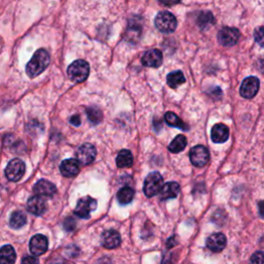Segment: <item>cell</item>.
<instances>
[{
    "label": "cell",
    "instance_id": "obj_1",
    "mask_svg": "<svg viewBox=\"0 0 264 264\" xmlns=\"http://www.w3.org/2000/svg\"><path fill=\"white\" fill-rule=\"evenodd\" d=\"M50 64V55L44 49L37 50L33 57L30 59L28 64L26 65V72L29 77H33L39 75L45 70V68Z\"/></svg>",
    "mask_w": 264,
    "mask_h": 264
},
{
    "label": "cell",
    "instance_id": "obj_2",
    "mask_svg": "<svg viewBox=\"0 0 264 264\" xmlns=\"http://www.w3.org/2000/svg\"><path fill=\"white\" fill-rule=\"evenodd\" d=\"M90 73V66L84 60H76L68 66L67 75L74 83H83Z\"/></svg>",
    "mask_w": 264,
    "mask_h": 264
},
{
    "label": "cell",
    "instance_id": "obj_3",
    "mask_svg": "<svg viewBox=\"0 0 264 264\" xmlns=\"http://www.w3.org/2000/svg\"><path fill=\"white\" fill-rule=\"evenodd\" d=\"M178 25L175 15L167 10L160 11L155 18V26L162 33H173Z\"/></svg>",
    "mask_w": 264,
    "mask_h": 264
},
{
    "label": "cell",
    "instance_id": "obj_4",
    "mask_svg": "<svg viewBox=\"0 0 264 264\" xmlns=\"http://www.w3.org/2000/svg\"><path fill=\"white\" fill-rule=\"evenodd\" d=\"M163 178L162 176L157 173L154 172L151 173L145 180L144 183V192L146 196L148 197H153L155 195H157L161 188L163 187Z\"/></svg>",
    "mask_w": 264,
    "mask_h": 264
},
{
    "label": "cell",
    "instance_id": "obj_5",
    "mask_svg": "<svg viewBox=\"0 0 264 264\" xmlns=\"http://www.w3.org/2000/svg\"><path fill=\"white\" fill-rule=\"evenodd\" d=\"M97 207V201L90 196H86L81 198L77 201L76 207L74 209V214L83 219H89L90 214L94 211Z\"/></svg>",
    "mask_w": 264,
    "mask_h": 264
},
{
    "label": "cell",
    "instance_id": "obj_6",
    "mask_svg": "<svg viewBox=\"0 0 264 264\" xmlns=\"http://www.w3.org/2000/svg\"><path fill=\"white\" fill-rule=\"evenodd\" d=\"M25 170H26V165L24 161L15 158L8 162L5 168V176L11 182H18L23 178Z\"/></svg>",
    "mask_w": 264,
    "mask_h": 264
},
{
    "label": "cell",
    "instance_id": "obj_7",
    "mask_svg": "<svg viewBox=\"0 0 264 264\" xmlns=\"http://www.w3.org/2000/svg\"><path fill=\"white\" fill-rule=\"evenodd\" d=\"M190 161L196 167H204L210 160V153L209 150L204 146H195L191 149L190 154Z\"/></svg>",
    "mask_w": 264,
    "mask_h": 264
},
{
    "label": "cell",
    "instance_id": "obj_8",
    "mask_svg": "<svg viewBox=\"0 0 264 264\" xmlns=\"http://www.w3.org/2000/svg\"><path fill=\"white\" fill-rule=\"evenodd\" d=\"M260 86L259 79L256 76H249L245 79L242 83L241 89H240V94L247 99H250L255 97V95L258 93Z\"/></svg>",
    "mask_w": 264,
    "mask_h": 264
},
{
    "label": "cell",
    "instance_id": "obj_9",
    "mask_svg": "<svg viewBox=\"0 0 264 264\" xmlns=\"http://www.w3.org/2000/svg\"><path fill=\"white\" fill-rule=\"evenodd\" d=\"M76 160L79 163L83 165L91 164L93 161L95 160L96 157V149L95 147L91 144H84L79 149H77L76 153Z\"/></svg>",
    "mask_w": 264,
    "mask_h": 264
},
{
    "label": "cell",
    "instance_id": "obj_10",
    "mask_svg": "<svg viewBox=\"0 0 264 264\" xmlns=\"http://www.w3.org/2000/svg\"><path fill=\"white\" fill-rule=\"evenodd\" d=\"M240 31L237 28L224 27L218 33V41L224 46L235 45L240 39Z\"/></svg>",
    "mask_w": 264,
    "mask_h": 264
},
{
    "label": "cell",
    "instance_id": "obj_11",
    "mask_svg": "<svg viewBox=\"0 0 264 264\" xmlns=\"http://www.w3.org/2000/svg\"><path fill=\"white\" fill-rule=\"evenodd\" d=\"M48 247H49L48 239L42 235L34 236L32 239H31L29 244L30 252L34 256H40L44 254L46 251H48Z\"/></svg>",
    "mask_w": 264,
    "mask_h": 264
},
{
    "label": "cell",
    "instance_id": "obj_12",
    "mask_svg": "<svg viewBox=\"0 0 264 264\" xmlns=\"http://www.w3.org/2000/svg\"><path fill=\"white\" fill-rule=\"evenodd\" d=\"M162 61H163L162 52L157 49H152L144 54L142 58V64L147 67L157 68L162 64Z\"/></svg>",
    "mask_w": 264,
    "mask_h": 264
},
{
    "label": "cell",
    "instance_id": "obj_13",
    "mask_svg": "<svg viewBox=\"0 0 264 264\" xmlns=\"http://www.w3.org/2000/svg\"><path fill=\"white\" fill-rule=\"evenodd\" d=\"M33 191L36 194V196L40 197H52L56 194L57 189L56 186L46 180H40L38 181L33 187Z\"/></svg>",
    "mask_w": 264,
    "mask_h": 264
},
{
    "label": "cell",
    "instance_id": "obj_14",
    "mask_svg": "<svg viewBox=\"0 0 264 264\" xmlns=\"http://www.w3.org/2000/svg\"><path fill=\"white\" fill-rule=\"evenodd\" d=\"M60 172L65 178H73L80 173V163L76 159L70 158L62 161L60 165Z\"/></svg>",
    "mask_w": 264,
    "mask_h": 264
},
{
    "label": "cell",
    "instance_id": "obj_15",
    "mask_svg": "<svg viewBox=\"0 0 264 264\" xmlns=\"http://www.w3.org/2000/svg\"><path fill=\"white\" fill-rule=\"evenodd\" d=\"M227 244L226 237L223 234H214L207 240V247L212 252L219 253L225 249Z\"/></svg>",
    "mask_w": 264,
    "mask_h": 264
},
{
    "label": "cell",
    "instance_id": "obj_16",
    "mask_svg": "<svg viewBox=\"0 0 264 264\" xmlns=\"http://www.w3.org/2000/svg\"><path fill=\"white\" fill-rule=\"evenodd\" d=\"M212 141L216 144H223L225 143L229 137V128L225 124L219 123L212 128Z\"/></svg>",
    "mask_w": 264,
    "mask_h": 264
},
{
    "label": "cell",
    "instance_id": "obj_17",
    "mask_svg": "<svg viewBox=\"0 0 264 264\" xmlns=\"http://www.w3.org/2000/svg\"><path fill=\"white\" fill-rule=\"evenodd\" d=\"M101 243L106 249H115L121 244V236L116 230H107L102 235Z\"/></svg>",
    "mask_w": 264,
    "mask_h": 264
},
{
    "label": "cell",
    "instance_id": "obj_18",
    "mask_svg": "<svg viewBox=\"0 0 264 264\" xmlns=\"http://www.w3.org/2000/svg\"><path fill=\"white\" fill-rule=\"evenodd\" d=\"M27 210L29 213L40 216L46 211V203L45 200L40 196H33L29 198L27 201Z\"/></svg>",
    "mask_w": 264,
    "mask_h": 264
},
{
    "label": "cell",
    "instance_id": "obj_19",
    "mask_svg": "<svg viewBox=\"0 0 264 264\" xmlns=\"http://www.w3.org/2000/svg\"><path fill=\"white\" fill-rule=\"evenodd\" d=\"M181 191L180 185L177 182H168L165 185H163V187L160 190V198L162 200H167L176 198Z\"/></svg>",
    "mask_w": 264,
    "mask_h": 264
},
{
    "label": "cell",
    "instance_id": "obj_20",
    "mask_svg": "<svg viewBox=\"0 0 264 264\" xmlns=\"http://www.w3.org/2000/svg\"><path fill=\"white\" fill-rule=\"evenodd\" d=\"M17 255L13 248L9 245L0 249V264H14Z\"/></svg>",
    "mask_w": 264,
    "mask_h": 264
},
{
    "label": "cell",
    "instance_id": "obj_21",
    "mask_svg": "<svg viewBox=\"0 0 264 264\" xmlns=\"http://www.w3.org/2000/svg\"><path fill=\"white\" fill-rule=\"evenodd\" d=\"M117 166L119 168H125L130 167L133 164V156L132 153L129 150H122L118 154L117 159H116Z\"/></svg>",
    "mask_w": 264,
    "mask_h": 264
},
{
    "label": "cell",
    "instance_id": "obj_22",
    "mask_svg": "<svg viewBox=\"0 0 264 264\" xmlns=\"http://www.w3.org/2000/svg\"><path fill=\"white\" fill-rule=\"evenodd\" d=\"M164 119H165V122L167 123V125H169V126L177 127L179 129H182L185 131H187L189 129V126L187 125V124L184 123L175 113L167 112L164 116Z\"/></svg>",
    "mask_w": 264,
    "mask_h": 264
},
{
    "label": "cell",
    "instance_id": "obj_23",
    "mask_svg": "<svg viewBox=\"0 0 264 264\" xmlns=\"http://www.w3.org/2000/svg\"><path fill=\"white\" fill-rule=\"evenodd\" d=\"M185 82H186L185 75L181 70L170 72L167 75V85L173 89H177L179 86L183 85Z\"/></svg>",
    "mask_w": 264,
    "mask_h": 264
},
{
    "label": "cell",
    "instance_id": "obj_24",
    "mask_svg": "<svg viewBox=\"0 0 264 264\" xmlns=\"http://www.w3.org/2000/svg\"><path fill=\"white\" fill-rule=\"evenodd\" d=\"M27 222V218L26 216L24 215V213L17 211V212H13L10 216V219H9V225L11 228L13 229H20L22 228Z\"/></svg>",
    "mask_w": 264,
    "mask_h": 264
},
{
    "label": "cell",
    "instance_id": "obj_25",
    "mask_svg": "<svg viewBox=\"0 0 264 264\" xmlns=\"http://www.w3.org/2000/svg\"><path fill=\"white\" fill-rule=\"evenodd\" d=\"M186 146H187V138H186V136L180 134L170 143V145L168 146V150L174 154H178L184 151Z\"/></svg>",
    "mask_w": 264,
    "mask_h": 264
},
{
    "label": "cell",
    "instance_id": "obj_26",
    "mask_svg": "<svg viewBox=\"0 0 264 264\" xmlns=\"http://www.w3.org/2000/svg\"><path fill=\"white\" fill-rule=\"evenodd\" d=\"M134 197V190L130 187H123L117 194V199L121 205L130 204Z\"/></svg>",
    "mask_w": 264,
    "mask_h": 264
},
{
    "label": "cell",
    "instance_id": "obj_27",
    "mask_svg": "<svg viewBox=\"0 0 264 264\" xmlns=\"http://www.w3.org/2000/svg\"><path fill=\"white\" fill-rule=\"evenodd\" d=\"M215 23V18L214 15L210 11H204L203 13H200V15L197 19V24L201 29H207L211 25Z\"/></svg>",
    "mask_w": 264,
    "mask_h": 264
},
{
    "label": "cell",
    "instance_id": "obj_28",
    "mask_svg": "<svg viewBox=\"0 0 264 264\" xmlns=\"http://www.w3.org/2000/svg\"><path fill=\"white\" fill-rule=\"evenodd\" d=\"M87 116H88L90 122L92 124H94V125L100 123L101 119H102V113L100 112L99 108L94 107V106L88 108V110H87Z\"/></svg>",
    "mask_w": 264,
    "mask_h": 264
},
{
    "label": "cell",
    "instance_id": "obj_29",
    "mask_svg": "<svg viewBox=\"0 0 264 264\" xmlns=\"http://www.w3.org/2000/svg\"><path fill=\"white\" fill-rule=\"evenodd\" d=\"M251 263L252 264H264V259H263V253L261 251L256 252L253 254L251 257Z\"/></svg>",
    "mask_w": 264,
    "mask_h": 264
},
{
    "label": "cell",
    "instance_id": "obj_30",
    "mask_svg": "<svg viewBox=\"0 0 264 264\" xmlns=\"http://www.w3.org/2000/svg\"><path fill=\"white\" fill-rule=\"evenodd\" d=\"M255 40L263 46V27H259L258 29L255 30Z\"/></svg>",
    "mask_w": 264,
    "mask_h": 264
},
{
    "label": "cell",
    "instance_id": "obj_31",
    "mask_svg": "<svg viewBox=\"0 0 264 264\" xmlns=\"http://www.w3.org/2000/svg\"><path fill=\"white\" fill-rule=\"evenodd\" d=\"M22 264H39V261L35 256H26L23 258Z\"/></svg>",
    "mask_w": 264,
    "mask_h": 264
},
{
    "label": "cell",
    "instance_id": "obj_32",
    "mask_svg": "<svg viewBox=\"0 0 264 264\" xmlns=\"http://www.w3.org/2000/svg\"><path fill=\"white\" fill-rule=\"evenodd\" d=\"M69 122L72 124V125L74 126H80L81 125V120H80V117L75 115V116H72L69 120Z\"/></svg>",
    "mask_w": 264,
    "mask_h": 264
},
{
    "label": "cell",
    "instance_id": "obj_33",
    "mask_svg": "<svg viewBox=\"0 0 264 264\" xmlns=\"http://www.w3.org/2000/svg\"><path fill=\"white\" fill-rule=\"evenodd\" d=\"M181 0H159V2H161L163 5H173L176 3H179Z\"/></svg>",
    "mask_w": 264,
    "mask_h": 264
}]
</instances>
